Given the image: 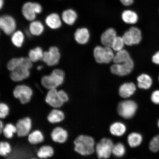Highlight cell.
Masks as SVG:
<instances>
[{
	"label": "cell",
	"instance_id": "83f0119b",
	"mask_svg": "<svg viewBox=\"0 0 159 159\" xmlns=\"http://www.w3.org/2000/svg\"><path fill=\"white\" fill-rule=\"evenodd\" d=\"M142 136L139 133H132L128 136V143L131 148H134L138 147L142 143Z\"/></svg>",
	"mask_w": 159,
	"mask_h": 159
},
{
	"label": "cell",
	"instance_id": "e575fe53",
	"mask_svg": "<svg viewBox=\"0 0 159 159\" xmlns=\"http://www.w3.org/2000/svg\"><path fill=\"white\" fill-rule=\"evenodd\" d=\"M125 44L122 37L116 36L111 45L113 51L118 52L123 49Z\"/></svg>",
	"mask_w": 159,
	"mask_h": 159
},
{
	"label": "cell",
	"instance_id": "7402d4cb",
	"mask_svg": "<svg viewBox=\"0 0 159 159\" xmlns=\"http://www.w3.org/2000/svg\"><path fill=\"white\" fill-rule=\"evenodd\" d=\"M29 32L35 36L40 35L44 31V28L42 23L39 21H33L29 25Z\"/></svg>",
	"mask_w": 159,
	"mask_h": 159
},
{
	"label": "cell",
	"instance_id": "e0dca14e",
	"mask_svg": "<svg viewBox=\"0 0 159 159\" xmlns=\"http://www.w3.org/2000/svg\"><path fill=\"white\" fill-rule=\"evenodd\" d=\"M89 36V30L86 28L77 29L74 34L75 41L80 44H85L88 42Z\"/></svg>",
	"mask_w": 159,
	"mask_h": 159
},
{
	"label": "cell",
	"instance_id": "52a82bcc",
	"mask_svg": "<svg viewBox=\"0 0 159 159\" xmlns=\"http://www.w3.org/2000/svg\"><path fill=\"white\" fill-rule=\"evenodd\" d=\"M61 55L59 50L56 46H51L48 51L43 52L42 61L49 66L57 65L60 60Z\"/></svg>",
	"mask_w": 159,
	"mask_h": 159
},
{
	"label": "cell",
	"instance_id": "4dcf8cb0",
	"mask_svg": "<svg viewBox=\"0 0 159 159\" xmlns=\"http://www.w3.org/2000/svg\"><path fill=\"white\" fill-rule=\"evenodd\" d=\"M129 31L132 37L134 45L138 44L142 40V33L138 28L132 27L129 29Z\"/></svg>",
	"mask_w": 159,
	"mask_h": 159
},
{
	"label": "cell",
	"instance_id": "f1b7e54d",
	"mask_svg": "<svg viewBox=\"0 0 159 159\" xmlns=\"http://www.w3.org/2000/svg\"><path fill=\"white\" fill-rule=\"evenodd\" d=\"M54 154V150L51 147L44 146L41 147L37 152V155L39 158H47L52 157Z\"/></svg>",
	"mask_w": 159,
	"mask_h": 159
},
{
	"label": "cell",
	"instance_id": "681fc988",
	"mask_svg": "<svg viewBox=\"0 0 159 159\" xmlns=\"http://www.w3.org/2000/svg\"></svg>",
	"mask_w": 159,
	"mask_h": 159
},
{
	"label": "cell",
	"instance_id": "836d02e7",
	"mask_svg": "<svg viewBox=\"0 0 159 159\" xmlns=\"http://www.w3.org/2000/svg\"><path fill=\"white\" fill-rule=\"evenodd\" d=\"M3 132L6 138L11 139L13 134L17 132L16 127L11 124H8L4 128Z\"/></svg>",
	"mask_w": 159,
	"mask_h": 159
},
{
	"label": "cell",
	"instance_id": "b9f144b4",
	"mask_svg": "<svg viewBox=\"0 0 159 159\" xmlns=\"http://www.w3.org/2000/svg\"><path fill=\"white\" fill-rule=\"evenodd\" d=\"M152 61L155 64L159 65V51L153 56Z\"/></svg>",
	"mask_w": 159,
	"mask_h": 159
},
{
	"label": "cell",
	"instance_id": "277c9868",
	"mask_svg": "<svg viewBox=\"0 0 159 159\" xmlns=\"http://www.w3.org/2000/svg\"><path fill=\"white\" fill-rule=\"evenodd\" d=\"M114 143L111 139L103 138L96 145L95 150L99 159H107L112 153Z\"/></svg>",
	"mask_w": 159,
	"mask_h": 159
},
{
	"label": "cell",
	"instance_id": "d6a6232c",
	"mask_svg": "<svg viewBox=\"0 0 159 159\" xmlns=\"http://www.w3.org/2000/svg\"><path fill=\"white\" fill-rule=\"evenodd\" d=\"M126 152L124 145L119 143L114 145L112 149V154L117 157H121L124 156Z\"/></svg>",
	"mask_w": 159,
	"mask_h": 159
},
{
	"label": "cell",
	"instance_id": "ac0fdd59",
	"mask_svg": "<svg viewBox=\"0 0 159 159\" xmlns=\"http://www.w3.org/2000/svg\"><path fill=\"white\" fill-rule=\"evenodd\" d=\"M46 24L50 28L56 30L61 27V21L59 16L57 13H53L47 16L45 20Z\"/></svg>",
	"mask_w": 159,
	"mask_h": 159
},
{
	"label": "cell",
	"instance_id": "bcb514c9",
	"mask_svg": "<svg viewBox=\"0 0 159 159\" xmlns=\"http://www.w3.org/2000/svg\"><path fill=\"white\" fill-rule=\"evenodd\" d=\"M43 66H39L37 67V69L38 70H41Z\"/></svg>",
	"mask_w": 159,
	"mask_h": 159
},
{
	"label": "cell",
	"instance_id": "2e32d148",
	"mask_svg": "<svg viewBox=\"0 0 159 159\" xmlns=\"http://www.w3.org/2000/svg\"><path fill=\"white\" fill-rule=\"evenodd\" d=\"M136 89V85L134 83H125L119 88V94L123 98H129L134 94Z\"/></svg>",
	"mask_w": 159,
	"mask_h": 159
},
{
	"label": "cell",
	"instance_id": "6da1fadb",
	"mask_svg": "<svg viewBox=\"0 0 159 159\" xmlns=\"http://www.w3.org/2000/svg\"><path fill=\"white\" fill-rule=\"evenodd\" d=\"M64 71L60 69H56L49 75L42 77L41 84L44 88L48 89H57L62 85L65 79Z\"/></svg>",
	"mask_w": 159,
	"mask_h": 159
},
{
	"label": "cell",
	"instance_id": "603a6c76",
	"mask_svg": "<svg viewBox=\"0 0 159 159\" xmlns=\"http://www.w3.org/2000/svg\"><path fill=\"white\" fill-rule=\"evenodd\" d=\"M65 118V115L62 111L59 109H53L49 113L47 117L48 120L52 124L59 123Z\"/></svg>",
	"mask_w": 159,
	"mask_h": 159
},
{
	"label": "cell",
	"instance_id": "f546056e",
	"mask_svg": "<svg viewBox=\"0 0 159 159\" xmlns=\"http://www.w3.org/2000/svg\"><path fill=\"white\" fill-rule=\"evenodd\" d=\"M44 137L39 130H35L29 135L28 141L31 144H36L42 142Z\"/></svg>",
	"mask_w": 159,
	"mask_h": 159
},
{
	"label": "cell",
	"instance_id": "ffe728a7",
	"mask_svg": "<svg viewBox=\"0 0 159 159\" xmlns=\"http://www.w3.org/2000/svg\"><path fill=\"white\" fill-rule=\"evenodd\" d=\"M122 18L125 23L134 24L138 20V16L135 12L131 10H126L122 14Z\"/></svg>",
	"mask_w": 159,
	"mask_h": 159
},
{
	"label": "cell",
	"instance_id": "5b68a950",
	"mask_svg": "<svg viewBox=\"0 0 159 159\" xmlns=\"http://www.w3.org/2000/svg\"><path fill=\"white\" fill-rule=\"evenodd\" d=\"M13 93L15 98L18 99L22 104H25L30 101L33 91L28 85L21 84L16 86Z\"/></svg>",
	"mask_w": 159,
	"mask_h": 159
},
{
	"label": "cell",
	"instance_id": "9c48e42d",
	"mask_svg": "<svg viewBox=\"0 0 159 159\" xmlns=\"http://www.w3.org/2000/svg\"><path fill=\"white\" fill-rule=\"evenodd\" d=\"M134 62L132 59L126 62L116 64L114 63L111 67V71L113 74L124 76L130 74L134 67Z\"/></svg>",
	"mask_w": 159,
	"mask_h": 159
},
{
	"label": "cell",
	"instance_id": "f35d334b",
	"mask_svg": "<svg viewBox=\"0 0 159 159\" xmlns=\"http://www.w3.org/2000/svg\"><path fill=\"white\" fill-rule=\"evenodd\" d=\"M122 38L125 45L128 46L134 45L132 37L129 30L125 33Z\"/></svg>",
	"mask_w": 159,
	"mask_h": 159
},
{
	"label": "cell",
	"instance_id": "cb8c5ba5",
	"mask_svg": "<svg viewBox=\"0 0 159 159\" xmlns=\"http://www.w3.org/2000/svg\"><path fill=\"white\" fill-rule=\"evenodd\" d=\"M126 130L125 125L120 122L114 123L110 127V132L114 136H121L124 135Z\"/></svg>",
	"mask_w": 159,
	"mask_h": 159
},
{
	"label": "cell",
	"instance_id": "8fae6325",
	"mask_svg": "<svg viewBox=\"0 0 159 159\" xmlns=\"http://www.w3.org/2000/svg\"><path fill=\"white\" fill-rule=\"evenodd\" d=\"M31 120L29 117L20 119L16 125L17 136L19 137L27 136L31 130Z\"/></svg>",
	"mask_w": 159,
	"mask_h": 159
},
{
	"label": "cell",
	"instance_id": "d6986e66",
	"mask_svg": "<svg viewBox=\"0 0 159 159\" xmlns=\"http://www.w3.org/2000/svg\"><path fill=\"white\" fill-rule=\"evenodd\" d=\"M77 17V14L74 10L71 9L65 10L62 14V19L67 25H71L74 24Z\"/></svg>",
	"mask_w": 159,
	"mask_h": 159
},
{
	"label": "cell",
	"instance_id": "9a60e30c",
	"mask_svg": "<svg viewBox=\"0 0 159 159\" xmlns=\"http://www.w3.org/2000/svg\"><path fill=\"white\" fill-rule=\"evenodd\" d=\"M52 139L54 142L63 143L66 141L68 137L67 131L61 127L56 128L52 132Z\"/></svg>",
	"mask_w": 159,
	"mask_h": 159
},
{
	"label": "cell",
	"instance_id": "8992f818",
	"mask_svg": "<svg viewBox=\"0 0 159 159\" xmlns=\"http://www.w3.org/2000/svg\"><path fill=\"white\" fill-rule=\"evenodd\" d=\"M138 109V105L134 101L126 100L118 105V111L120 116L125 119H130L134 116Z\"/></svg>",
	"mask_w": 159,
	"mask_h": 159
},
{
	"label": "cell",
	"instance_id": "4fadbf2b",
	"mask_svg": "<svg viewBox=\"0 0 159 159\" xmlns=\"http://www.w3.org/2000/svg\"><path fill=\"white\" fill-rule=\"evenodd\" d=\"M57 92V89H50L45 97V102L54 108H60L64 104L59 99Z\"/></svg>",
	"mask_w": 159,
	"mask_h": 159
},
{
	"label": "cell",
	"instance_id": "74e56055",
	"mask_svg": "<svg viewBox=\"0 0 159 159\" xmlns=\"http://www.w3.org/2000/svg\"><path fill=\"white\" fill-rule=\"evenodd\" d=\"M9 109L8 106L4 103L0 104V118L4 119L8 115Z\"/></svg>",
	"mask_w": 159,
	"mask_h": 159
},
{
	"label": "cell",
	"instance_id": "ee69618b",
	"mask_svg": "<svg viewBox=\"0 0 159 159\" xmlns=\"http://www.w3.org/2000/svg\"><path fill=\"white\" fill-rule=\"evenodd\" d=\"M4 128V127L3 126V122L1 120L0 121V133H1V134L2 133Z\"/></svg>",
	"mask_w": 159,
	"mask_h": 159
},
{
	"label": "cell",
	"instance_id": "c3c4849f",
	"mask_svg": "<svg viewBox=\"0 0 159 159\" xmlns=\"http://www.w3.org/2000/svg\"></svg>",
	"mask_w": 159,
	"mask_h": 159
},
{
	"label": "cell",
	"instance_id": "ab89813d",
	"mask_svg": "<svg viewBox=\"0 0 159 159\" xmlns=\"http://www.w3.org/2000/svg\"><path fill=\"white\" fill-rule=\"evenodd\" d=\"M152 102L155 105H159V90L153 91L151 96Z\"/></svg>",
	"mask_w": 159,
	"mask_h": 159
},
{
	"label": "cell",
	"instance_id": "5bb4252c",
	"mask_svg": "<svg viewBox=\"0 0 159 159\" xmlns=\"http://www.w3.org/2000/svg\"><path fill=\"white\" fill-rule=\"evenodd\" d=\"M116 36V32L115 30L113 28H109L104 31L101 35V43L104 46L111 47L113 41Z\"/></svg>",
	"mask_w": 159,
	"mask_h": 159
},
{
	"label": "cell",
	"instance_id": "1f68e13d",
	"mask_svg": "<svg viewBox=\"0 0 159 159\" xmlns=\"http://www.w3.org/2000/svg\"><path fill=\"white\" fill-rule=\"evenodd\" d=\"M23 57H13L8 61L7 67L10 71H12L17 68L21 65Z\"/></svg>",
	"mask_w": 159,
	"mask_h": 159
},
{
	"label": "cell",
	"instance_id": "f6af8a7d",
	"mask_svg": "<svg viewBox=\"0 0 159 159\" xmlns=\"http://www.w3.org/2000/svg\"><path fill=\"white\" fill-rule=\"evenodd\" d=\"M4 1V0H0V7H1V9L3 6Z\"/></svg>",
	"mask_w": 159,
	"mask_h": 159
},
{
	"label": "cell",
	"instance_id": "4316f807",
	"mask_svg": "<svg viewBox=\"0 0 159 159\" xmlns=\"http://www.w3.org/2000/svg\"><path fill=\"white\" fill-rule=\"evenodd\" d=\"M131 59L130 55L128 52L126 50L123 49L117 52L114 56L113 61L114 63L119 64L126 62Z\"/></svg>",
	"mask_w": 159,
	"mask_h": 159
},
{
	"label": "cell",
	"instance_id": "7bdbcfd3",
	"mask_svg": "<svg viewBox=\"0 0 159 159\" xmlns=\"http://www.w3.org/2000/svg\"><path fill=\"white\" fill-rule=\"evenodd\" d=\"M123 5L126 6H129L132 5L134 2V0H120Z\"/></svg>",
	"mask_w": 159,
	"mask_h": 159
},
{
	"label": "cell",
	"instance_id": "8d00e7d4",
	"mask_svg": "<svg viewBox=\"0 0 159 159\" xmlns=\"http://www.w3.org/2000/svg\"><path fill=\"white\" fill-rule=\"evenodd\" d=\"M11 151V146L8 143L1 142L0 144V154L1 156H5Z\"/></svg>",
	"mask_w": 159,
	"mask_h": 159
},
{
	"label": "cell",
	"instance_id": "3957f363",
	"mask_svg": "<svg viewBox=\"0 0 159 159\" xmlns=\"http://www.w3.org/2000/svg\"><path fill=\"white\" fill-rule=\"evenodd\" d=\"M95 61L99 63H108L113 60L114 54L111 47L97 46L94 51Z\"/></svg>",
	"mask_w": 159,
	"mask_h": 159
},
{
	"label": "cell",
	"instance_id": "d4e9b609",
	"mask_svg": "<svg viewBox=\"0 0 159 159\" xmlns=\"http://www.w3.org/2000/svg\"><path fill=\"white\" fill-rule=\"evenodd\" d=\"M43 52L41 47H37L31 49L28 53V57L33 63H35L42 60L43 54Z\"/></svg>",
	"mask_w": 159,
	"mask_h": 159
},
{
	"label": "cell",
	"instance_id": "44dd1931",
	"mask_svg": "<svg viewBox=\"0 0 159 159\" xmlns=\"http://www.w3.org/2000/svg\"><path fill=\"white\" fill-rule=\"evenodd\" d=\"M138 86L139 88L145 89H150L152 85V78L148 75L143 74L137 78Z\"/></svg>",
	"mask_w": 159,
	"mask_h": 159
},
{
	"label": "cell",
	"instance_id": "d590c367",
	"mask_svg": "<svg viewBox=\"0 0 159 159\" xmlns=\"http://www.w3.org/2000/svg\"><path fill=\"white\" fill-rule=\"evenodd\" d=\"M149 148L153 152L157 153L159 152V134L154 136L150 140Z\"/></svg>",
	"mask_w": 159,
	"mask_h": 159
},
{
	"label": "cell",
	"instance_id": "30bf717a",
	"mask_svg": "<svg viewBox=\"0 0 159 159\" xmlns=\"http://www.w3.org/2000/svg\"><path fill=\"white\" fill-rule=\"evenodd\" d=\"M0 27L5 34L11 35L15 31L16 25L11 16L4 15L0 18Z\"/></svg>",
	"mask_w": 159,
	"mask_h": 159
},
{
	"label": "cell",
	"instance_id": "60d3db41",
	"mask_svg": "<svg viewBox=\"0 0 159 159\" xmlns=\"http://www.w3.org/2000/svg\"><path fill=\"white\" fill-rule=\"evenodd\" d=\"M58 95L60 100L63 103L66 102L69 100V97L68 95L66 93L65 91L63 90L58 91Z\"/></svg>",
	"mask_w": 159,
	"mask_h": 159
},
{
	"label": "cell",
	"instance_id": "7dc6e473",
	"mask_svg": "<svg viewBox=\"0 0 159 159\" xmlns=\"http://www.w3.org/2000/svg\"><path fill=\"white\" fill-rule=\"evenodd\" d=\"M157 126L158 128L159 129V118L158 119L157 122Z\"/></svg>",
	"mask_w": 159,
	"mask_h": 159
},
{
	"label": "cell",
	"instance_id": "7c38bea8",
	"mask_svg": "<svg viewBox=\"0 0 159 159\" xmlns=\"http://www.w3.org/2000/svg\"><path fill=\"white\" fill-rule=\"evenodd\" d=\"M30 75V70L20 66L14 70L11 71L10 77L12 81L20 82L29 78Z\"/></svg>",
	"mask_w": 159,
	"mask_h": 159
},
{
	"label": "cell",
	"instance_id": "7a4b0ae2",
	"mask_svg": "<svg viewBox=\"0 0 159 159\" xmlns=\"http://www.w3.org/2000/svg\"><path fill=\"white\" fill-rule=\"evenodd\" d=\"M75 150L82 156L92 154L94 151L95 142L92 137L80 135L74 141Z\"/></svg>",
	"mask_w": 159,
	"mask_h": 159
},
{
	"label": "cell",
	"instance_id": "ba28073f",
	"mask_svg": "<svg viewBox=\"0 0 159 159\" xmlns=\"http://www.w3.org/2000/svg\"><path fill=\"white\" fill-rule=\"evenodd\" d=\"M42 11V7L40 4L28 2L23 5L22 9L23 15L27 20L34 21L36 16Z\"/></svg>",
	"mask_w": 159,
	"mask_h": 159
},
{
	"label": "cell",
	"instance_id": "484cf974",
	"mask_svg": "<svg viewBox=\"0 0 159 159\" xmlns=\"http://www.w3.org/2000/svg\"><path fill=\"white\" fill-rule=\"evenodd\" d=\"M24 40V35L21 31H15L11 35V41L12 43L18 48L22 46Z\"/></svg>",
	"mask_w": 159,
	"mask_h": 159
}]
</instances>
